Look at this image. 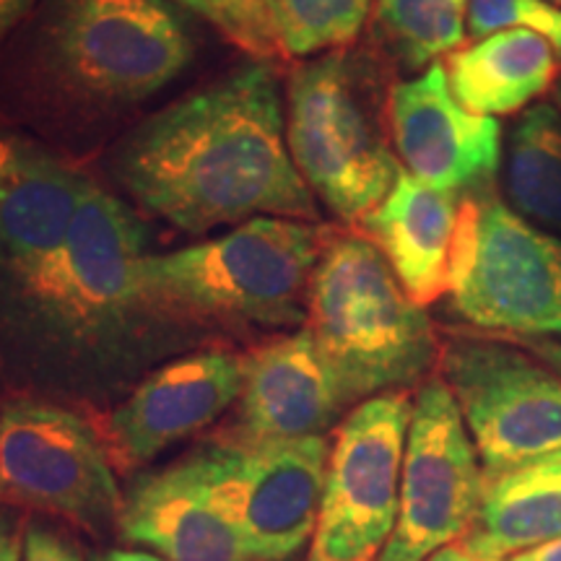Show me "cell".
Wrapping results in <instances>:
<instances>
[{
  "label": "cell",
  "instance_id": "cell-1",
  "mask_svg": "<svg viewBox=\"0 0 561 561\" xmlns=\"http://www.w3.org/2000/svg\"><path fill=\"white\" fill-rule=\"evenodd\" d=\"M112 172L146 214L185 234L261 216L318 219L268 60L244 62L138 125Z\"/></svg>",
  "mask_w": 561,
  "mask_h": 561
},
{
  "label": "cell",
  "instance_id": "cell-2",
  "mask_svg": "<svg viewBox=\"0 0 561 561\" xmlns=\"http://www.w3.org/2000/svg\"><path fill=\"white\" fill-rule=\"evenodd\" d=\"M193 58L172 0H37L0 58V102L30 123L73 107L110 115L164 91Z\"/></svg>",
  "mask_w": 561,
  "mask_h": 561
},
{
  "label": "cell",
  "instance_id": "cell-3",
  "mask_svg": "<svg viewBox=\"0 0 561 561\" xmlns=\"http://www.w3.org/2000/svg\"><path fill=\"white\" fill-rule=\"evenodd\" d=\"M149 231L130 206L87 182L66 248L37 294L0 328V356L34 375L47 356L79 343H115L159 320L138 289Z\"/></svg>",
  "mask_w": 561,
  "mask_h": 561
},
{
  "label": "cell",
  "instance_id": "cell-4",
  "mask_svg": "<svg viewBox=\"0 0 561 561\" xmlns=\"http://www.w3.org/2000/svg\"><path fill=\"white\" fill-rule=\"evenodd\" d=\"M328 244L314 224L261 216L191 248L144 257L138 289L157 318L305 325L310 280Z\"/></svg>",
  "mask_w": 561,
  "mask_h": 561
},
{
  "label": "cell",
  "instance_id": "cell-5",
  "mask_svg": "<svg viewBox=\"0 0 561 561\" xmlns=\"http://www.w3.org/2000/svg\"><path fill=\"white\" fill-rule=\"evenodd\" d=\"M305 328L348 405L411 388L439 359L430 314L369 237L328 240L310 280Z\"/></svg>",
  "mask_w": 561,
  "mask_h": 561
},
{
  "label": "cell",
  "instance_id": "cell-6",
  "mask_svg": "<svg viewBox=\"0 0 561 561\" xmlns=\"http://www.w3.org/2000/svg\"><path fill=\"white\" fill-rule=\"evenodd\" d=\"M286 144L310 191L341 221H364L396 185L371 70L348 50L305 60L286 83Z\"/></svg>",
  "mask_w": 561,
  "mask_h": 561
},
{
  "label": "cell",
  "instance_id": "cell-7",
  "mask_svg": "<svg viewBox=\"0 0 561 561\" xmlns=\"http://www.w3.org/2000/svg\"><path fill=\"white\" fill-rule=\"evenodd\" d=\"M453 310L481 331L561 339V242L494 195L460 206L450 278Z\"/></svg>",
  "mask_w": 561,
  "mask_h": 561
},
{
  "label": "cell",
  "instance_id": "cell-8",
  "mask_svg": "<svg viewBox=\"0 0 561 561\" xmlns=\"http://www.w3.org/2000/svg\"><path fill=\"white\" fill-rule=\"evenodd\" d=\"M439 377L466 421L483 479L561 455V377L517 341L455 335Z\"/></svg>",
  "mask_w": 561,
  "mask_h": 561
},
{
  "label": "cell",
  "instance_id": "cell-9",
  "mask_svg": "<svg viewBox=\"0 0 561 561\" xmlns=\"http://www.w3.org/2000/svg\"><path fill=\"white\" fill-rule=\"evenodd\" d=\"M0 502L68 517L91 533L121 523L123 510L100 434L66 405L30 396L0 405Z\"/></svg>",
  "mask_w": 561,
  "mask_h": 561
},
{
  "label": "cell",
  "instance_id": "cell-10",
  "mask_svg": "<svg viewBox=\"0 0 561 561\" xmlns=\"http://www.w3.org/2000/svg\"><path fill=\"white\" fill-rule=\"evenodd\" d=\"M411 416L409 392L392 390L367 398L341 421L307 559H380L398 520Z\"/></svg>",
  "mask_w": 561,
  "mask_h": 561
},
{
  "label": "cell",
  "instance_id": "cell-11",
  "mask_svg": "<svg viewBox=\"0 0 561 561\" xmlns=\"http://www.w3.org/2000/svg\"><path fill=\"white\" fill-rule=\"evenodd\" d=\"M483 496V468L466 421L442 377L413 398L401 473V504L377 561H426L471 530Z\"/></svg>",
  "mask_w": 561,
  "mask_h": 561
},
{
  "label": "cell",
  "instance_id": "cell-12",
  "mask_svg": "<svg viewBox=\"0 0 561 561\" xmlns=\"http://www.w3.org/2000/svg\"><path fill=\"white\" fill-rule=\"evenodd\" d=\"M224 507L252 561H289L312 541L325 491L328 437L206 445Z\"/></svg>",
  "mask_w": 561,
  "mask_h": 561
},
{
  "label": "cell",
  "instance_id": "cell-13",
  "mask_svg": "<svg viewBox=\"0 0 561 561\" xmlns=\"http://www.w3.org/2000/svg\"><path fill=\"white\" fill-rule=\"evenodd\" d=\"M87 182L47 146L0 133V328L58 263Z\"/></svg>",
  "mask_w": 561,
  "mask_h": 561
},
{
  "label": "cell",
  "instance_id": "cell-14",
  "mask_svg": "<svg viewBox=\"0 0 561 561\" xmlns=\"http://www.w3.org/2000/svg\"><path fill=\"white\" fill-rule=\"evenodd\" d=\"M390 136L403 170L445 193L481 185L500 167V121L462 107L442 62L390 91Z\"/></svg>",
  "mask_w": 561,
  "mask_h": 561
},
{
  "label": "cell",
  "instance_id": "cell-15",
  "mask_svg": "<svg viewBox=\"0 0 561 561\" xmlns=\"http://www.w3.org/2000/svg\"><path fill=\"white\" fill-rule=\"evenodd\" d=\"M121 536L167 561H252L224 507L206 447L138 476L123 496Z\"/></svg>",
  "mask_w": 561,
  "mask_h": 561
},
{
  "label": "cell",
  "instance_id": "cell-16",
  "mask_svg": "<svg viewBox=\"0 0 561 561\" xmlns=\"http://www.w3.org/2000/svg\"><path fill=\"white\" fill-rule=\"evenodd\" d=\"M244 354L208 348L151 371L110 413L107 434L117 458L136 468L174 442L206 430L242 396Z\"/></svg>",
  "mask_w": 561,
  "mask_h": 561
},
{
  "label": "cell",
  "instance_id": "cell-17",
  "mask_svg": "<svg viewBox=\"0 0 561 561\" xmlns=\"http://www.w3.org/2000/svg\"><path fill=\"white\" fill-rule=\"evenodd\" d=\"M346 409L348 401L307 328L244 354L237 437H322Z\"/></svg>",
  "mask_w": 561,
  "mask_h": 561
},
{
  "label": "cell",
  "instance_id": "cell-18",
  "mask_svg": "<svg viewBox=\"0 0 561 561\" xmlns=\"http://www.w3.org/2000/svg\"><path fill=\"white\" fill-rule=\"evenodd\" d=\"M458 219L455 193L424 185L401 167L388 198L362 227L388 257L405 294L424 307L447 291Z\"/></svg>",
  "mask_w": 561,
  "mask_h": 561
},
{
  "label": "cell",
  "instance_id": "cell-19",
  "mask_svg": "<svg viewBox=\"0 0 561 561\" xmlns=\"http://www.w3.org/2000/svg\"><path fill=\"white\" fill-rule=\"evenodd\" d=\"M557 79V50L541 34L507 30L450 55L447 81L462 107L502 117L528 107Z\"/></svg>",
  "mask_w": 561,
  "mask_h": 561
},
{
  "label": "cell",
  "instance_id": "cell-20",
  "mask_svg": "<svg viewBox=\"0 0 561 561\" xmlns=\"http://www.w3.org/2000/svg\"><path fill=\"white\" fill-rule=\"evenodd\" d=\"M553 538H561V455L483 479L479 512L462 538L476 553L507 561Z\"/></svg>",
  "mask_w": 561,
  "mask_h": 561
},
{
  "label": "cell",
  "instance_id": "cell-21",
  "mask_svg": "<svg viewBox=\"0 0 561 561\" xmlns=\"http://www.w3.org/2000/svg\"><path fill=\"white\" fill-rule=\"evenodd\" d=\"M507 187L525 216L561 227V115L553 104L525 110L512 130Z\"/></svg>",
  "mask_w": 561,
  "mask_h": 561
},
{
  "label": "cell",
  "instance_id": "cell-22",
  "mask_svg": "<svg viewBox=\"0 0 561 561\" xmlns=\"http://www.w3.org/2000/svg\"><path fill=\"white\" fill-rule=\"evenodd\" d=\"M471 0H377V24L409 68L460 50Z\"/></svg>",
  "mask_w": 561,
  "mask_h": 561
},
{
  "label": "cell",
  "instance_id": "cell-23",
  "mask_svg": "<svg viewBox=\"0 0 561 561\" xmlns=\"http://www.w3.org/2000/svg\"><path fill=\"white\" fill-rule=\"evenodd\" d=\"M280 50L310 58L348 47L369 16V0H273Z\"/></svg>",
  "mask_w": 561,
  "mask_h": 561
},
{
  "label": "cell",
  "instance_id": "cell-24",
  "mask_svg": "<svg viewBox=\"0 0 561 561\" xmlns=\"http://www.w3.org/2000/svg\"><path fill=\"white\" fill-rule=\"evenodd\" d=\"M507 30L541 34L561 55V9L549 0H471L468 3V34L483 39Z\"/></svg>",
  "mask_w": 561,
  "mask_h": 561
},
{
  "label": "cell",
  "instance_id": "cell-25",
  "mask_svg": "<svg viewBox=\"0 0 561 561\" xmlns=\"http://www.w3.org/2000/svg\"><path fill=\"white\" fill-rule=\"evenodd\" d=\"M221 32L242 50L257 58H271L280 50L273 0H219Z\"/></svg>",
  "mask_w": 561,
  "mask_h": 561
},
{
  "label": "cell",
  "instance_id": "cell-26",
  "mask_svg": "<svg viewBox=\"0 0 561 561\" xmlns=\"http://www.w3.org/2000/svg\"><path fill=\"white\" fill-rule=\"evenodd\" d=\"M24 561H83V557L73 541L53 525L30 523L24 538Z\"/></svg>",
  "mask_w": 561,
  "mask_h": 561
},
{
  "label": "cell",
  "instance_id": "cell-27",
  "mask_svg": "<svg viewBox=\"0 0 561 561\" xmlns=\"http://www.w3.org/2000/svg\"><path fill=\"white\" fill-rule=\"evenodd\" d=\"M26 523L21 510L0 502V561H24Z\"/></svg>",
  "mask_w": 561,
  "mask_h": 561
},
{
  "label": "cell",
  "instance_id": "cell-28",
  "mask_svg": "<svg viewBox=\"0 0 561 561\" xmlns=\"http://www.w3.org/2000/svg\"><path fill=\"white\" fill-rule=\"evenodd\" d=\"M37 0H0V58H3L5 45H9L13 34L26 16H30Z\"/></svg>",
  "mask_w": 561,
  "mask_h": 561
},
{
  "label": "cell",
  "instance_id": "cell-29",
  "mask_svg": "<svg viewBox=\"0 0 561 561\" xmlns=\"http://www.w3.org/2000/svg\"><path fill=\"white\" fill-rule=\"evenodd\" d=\"M517 343L528 348L533 356H538L546 367H551L561 377V343L546 341V339H523Z\"/></svg>",
  "mask_w": 561,
  "mask_h": 561
},
{
  "label": "cell",
  "instance_id": "cell-30",
  "mask_svg": "<svg viewBox=\"0 0 561 561\" xmlns=\"http://www.w3.org/2000/svg\"><path fill=\"white\" fill-rule=\"evenodd\" d=\"M426 561H502V559H489V557H481V553H476L471 546H468L466 541H453L447 546H442V549H437L432 553L430 559Z\"/></svg>",
  "mask_w": 561,
  "mask_h": 561
},
{
  "label": "cell",
  "instance_id": "cell-31",
  "mask_svg": "<svg viewBox=\"0 0 561 561\" xmlns=\"http://www.w3.org/2000/svg\"><path fill=\"white\" fill-rule=\"evenodd\" d=\"M174 5H182L185 11L195 13V16L210 21L214 26H224V19H221V9H219V0H172Z\"/></svg>",
  "mask_w": 561,
  "mask_h": 561
},
{
  "label": "cell",
  "instance_id": "cell-32",
  "mask_svg": "<svg viewBox=\"0 0 561 561\" xmlns=\"http://www.w3.org/2000/svg\"><path fill=\"white\" fill-rule=\"evenodd\" d=\"M507 561H561V538H553V541L536 546V549L515 553Z\"/></svg>",
  "mask_w": 561,
  "mask_h": 561
},
{
  "label": "cell",
  "instance_id": "cell-33",
  "mask_svg": "<svg viewBox=\"0 0 561 561\" xmlns=\"http://www.w3.org/2000/svg\"><path fill=\"white\" fill-rule=\"evenodd\" d=\"M91 561H167V559H161L157 553L146 549H107L96 553Z\"/></svg>",
  "mask_w": 561,
  "mask_h": 561
},
{
  "label": "cell",
  "instance_id": "cell-34",
  "mask_svg": "<svg viewBox=\"0 0 561 561\" xmlns=\"http://www.w3.org/2000/svg\"><path fill=\"white\" fill-rule=\"evenodd\" d=\"M551 104L553 107L559 110V115H561V79H559V83L557 87H553V94H551Z\"/></svg>",
  "mask_w": 561,
  "mask_h": 561
},
{
  "label": "cell",
  "instance_id": "cell-35",
  "mask_svg": "<svg viewBox=\"0 0 561 561\" xmlns=\"http://www.w3.org/2000/svg\"><path fill=\"white\" fill-rule=\"evenodd\" d=\"M549 3H553V5H559V9H561V0H549Z\"/></svg>",
  "mask_w": 561,
  "mask_h": 561
}]
</instances>
